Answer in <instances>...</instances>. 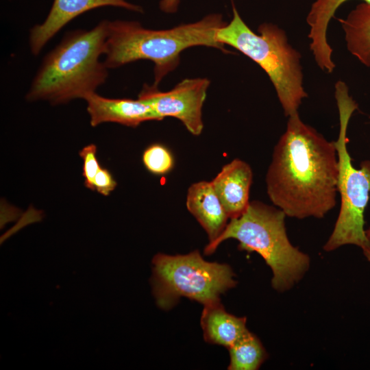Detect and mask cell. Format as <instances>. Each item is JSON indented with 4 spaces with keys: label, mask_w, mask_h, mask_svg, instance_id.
I'll use <instances>...</instances> for the list:
<instances>
[{
    "label": "cell",
    "mask_w": 370,
    "mask_h": 370,
    "mask_svg": "<svg viewBox=\"0 0 370 370\" xmlns=\"http://www.w3.org/2000/svg\"><path fill=\"white\" fill-rule=\"evenodd\" d=\"M338 174L334 141L304 123L298 113L288 116L266 175L274 206L292 218H323L336 204Z\"/></svg>",
    "instance_id": "6da1fadb"
},
{
    "label": "cell",
    "mask_w": 370,
    "mask_h": 370,
    "mask_svg": "<svg viewBox=\"0 0 370 370\" xmlns=\"http://www.w3.org/2000/svg\"><path fill=\"white\" fill-rule=\"evenodd\" d=\"M226 23L221 14H210L201 20L172 29L144 28L136 21H109L103 62L116 69L139 60L154 64V83L157 86L180 63L181 53L187 48L206 46L230 51L217 39V31Z\"/></svg>",
    "instance_id": "7a4b0ae2"
},
{
    "label": "cell",
    "mask_w": 370,
    "mask_h": 370,
    "mask_svg": "<svg viewBox=\"0 0 370 370\" xmlns=\"http://www.w3.org/2000/svg\"><path fill=\"white\" fill-rule=\"evenodd\" d=\"M108 21L89 30L66 33L43 58L26 95L29 101L45 100L53 105L84 99L96 92L108 75L100 61L104 55Z\"/></svg>",
    "instance_id": "3957f363"
},
{
    "label": "cell",
    "mask_w": 370,
    "mask_h": 370,
    "mask_svg": "<svg viewBox=\"0 0 370 370\" xmlns=\"http://www.w3.org/2000/svg\"><path fill=\"white\" fill-rule=\"evenodd\" d=\"M285 213L264 202L250 201L240 217L231 219L213 243H208L205 254L214 252L225 240L234 238L238 249L256 252L271 269V284L278 291H286L298 282L310 265L309 256L290 242L285 227Z\"/></svg>",
    "instance_id": "277c9868"
},
{
    "label": "cell",
    "mask_w": 370,
    "mask_h": 370,
    "mask_svg": "<svg viewBox=\"0 0 370 370\" xmlns=\"http://www.w3.org/2000/svg\"><path fill=\"white\" fill-rule=\"evenodd\" d=\"M232 19L217 31V40L241 51L266 72L286 116L298 113L302 100L308 97L303 86L300 53L278 25L262 23L256 34L243 21L232 0Z\"/></svg>",
    "instance_id": "5b68a950"
},
{
    "label": "cell",
    "mask_w": 370,
    "mask_h": 370,
    "mask_svg": "<svg viewBox=\"0 0 370 370\" xmlns=\"http://www.w3.org/2000/svg\"><path fill=\"white\" fill-rule=\"evenodd\" d=\"M335 99L339 114V133L334 141L338 158L337 189L341 196V208L333 231L323 245L331 251L345 245H354L362 251L370 249V241L364 228V213L370 193V160L355 168L348 152L347 127L358 104L349 96L345 83L335 84Z\"/></svg>",
    "instance_id": "8992f818"
},
{
    "label": "cell",
    "mask_w": 370,
    "mask_h": 370,
    "mask_svg": "<svg viewBox=\"0 0 370 370\" xmlns=\"http://www.w3.org/2000/svg\"><path fill=\"white\" fill-rule=\"evenodd\" d=\"M227 264L205 260L197 250L184 255L157 254L152 259V292L158 307L172 308L182 297L204 306L236 284Z\"/></svg>",
    "instance_id": "52a82bcc"
},
{
    "label": "cell",
    "mask_w": 370,
    "mask_h": 370,
    "mask_svg": "<svg viewBox=\"0 0 370 370\" xmlns=\"http://www.w3.org/2000/svg\"><path fill=\"white\" fill-rule=\"evenodd\" d=\"M210 81L206 78L185 79L173 89L162 92L157 86L145 84L138 98L151 106L158 121L173 117L194 136L204 129L202 107Z\"/></svg>",
    "instance_id": "ba28073f"
},
{
    "label": "cell",
    "mask_w": 370,
    "mask_h": 370,
    "mask_svg": "<svg viewBox=\"0 0 370 370\" xmlns=\"http://www.w3.org/2000/svg\"><path fill=\"white\" fill-rule=\"evenodd\" d=\"M105 6L143 12L141 7L125 0H54L44 22L35 25L30 30L29 42L32 53L38 55L45 45L77 16Z\"/></svg>",
    "instance_id": "9c48e42d"
},
{
    "label": "cell",
    "mask_w": 370,
    "mask_h": 370,
    "mask_svg": "<svg viewBox=\"0 0 370 370\" xmlns=\"http://www.w3.org/2000/svg\"><path fill=\"white\" fill-rule=\"evenodd\" d=\"M84 100L92 127L103 123H116L136 127L145 121H158L151 106L138 98L110 99L95 92L88 95Z\"/></svg>",
    "instance_id": "30bf717a"
},
{
    "label": "cell",
    "mask_w": 370,
    "mask_h": 370,
    "mask_svg": "<svg viewBox=\"0 0 370 370\" xmlns=\"http://www.w3.org/2000/svg\"><path fill=\"white\" fill-rule=\"evenodd\" d=\"M252 180L249 164L235 158L225 164L210 181L229 219L240 217L248 208Z\"/></svg>",
    "instance_id": "8fae6325"
},
{
    "label": "cell",
    "mask_w": 370,
    "mask_h": 370,
    "mask_svg": "<svg viewBox=\"0 0 370 370\" xmlns=\"http://www.w3.org/2000/svg\"><path fill=\"white\" fill-rule=\"evenodd\" d=\"M186 205L206 231L209 243H213L225 230L229 219L211 182L192 184L187 192Z\"/></svg>",
    "instance_id": "7c38bea8"
},
{
    "label": "cell",
    "mask_w": 370,
    "mask_h": 370,
    "mask_svg": "<svg viewBox=\"0 0 370 370\" xmlns=\"http://www.w3.org/2000/svg\"><path fill=\"white\" fill-rule=\"evenodd\" d=\"M347 1L315 0L306 16L310 27V49L318 66L329 73L335 69V64L332 60L333 51L327 39L328 27L337 9ZM362 1L370 3V0Z\"/></svg>",
    "instance_id": "4fadbf2b"
},
{
    "label": "cell",
    "mask_w": 370,
    "mask_h": 370,
    "mask_svg": "<svg viewBox=\"0 0 370 370\" xmlns=\"http://www.w3.org/2000/svg\"><path fill=\"white\" fill-rule=\"evenodd\" d=\"M246 321L227 312L220 301L204 305L200 319L205 341L227 349L249 332Z\"/></svg>",
    "instance_id": "5bb4252c"
},
{
    "label": "cell",
    "mask_w": 370,
    "mask_h": 370,
    "mask_svg": "<svg viewBox=\"0 0 370 370\" xmlns=\"http://www.w3.org/2000/svg\"><path fill=\"white\" fill-rule=\"evenodd\" d=\"M339 21L348 51L370 68V3H359L345 18Z\"/></svg>",
    "instance_id": "9a60e30c"
},
{
    "label": "cell",
    "mask_w": 370,
    "mask_h": 370,
    "mask_svg": "<svg viewBox=\"0 0 370 370\" xmlns=\"http://www.w3.org/2000/svg\"><path fill=\"white\" fill-rule=\"evenodd\" d=\"M228 349L229 370H256L267 358L261 342L250 332Z\"/></svg>",
    "instance_id": "2e32d148"
},
{
    "label": "cell",
    "mask_w": 370,
    "mask_h": 370,
    "mask_svg": "<svg viewBox=\"0 0 370 370\" xmlns=\"http://www.w3.org/2000/svg\"><path fill=\"white\" fill-rule=\"evenodd\" d=\"M142 161L146 169L155 175H164L173 169L175 160L173 153L165 145L156 143L143 151Z\"/></svg>",
    "instance_id": "e0dca14e"
},
{
    "label": "cell",
    "mask_w": 370,
    "mask_h": 370,
    "mask_svg": "<svg viewBox=\"0 0 370 370\" xmlns=\"http://www.w3.org/2000/svg\"><path fill=\"white\" fill-rule=\"evenodd\" d=\"M97 153V148L94 144L86 145L79 152V156L83 160L82 175L84 178V185L91 190H94V179L101 167Z\"/></svg>",
    "instance_id": "ac0fdd59"
},
{
    "label": "cell",
    "mask_w": 370,
    "mask_h": 370,
    "mask_svg": "<svg viewBox=\"0 0 370 370\" xmlns=\"http://www.w3.org/2000/svg\"><path fill=\"white\" fill-rule=\"evenodd\" d=\"M116 185L117 183L112 173L107 169L101 167L94 179V190L103 196H108L114 190Z\"/></svg>",
    "instance_id": "d6986e66"
},
{
    "label": "cell",
    "mask_w": 370,
    "mask_h": 370,
    "mask_svg": "<svg viewBox=\"0 0 370 370\" xmlns=\"http://www.w3.org/2000/svg\"><path fill=\"white\" fill-rule=\"evenodd\" d=\"M180 0H161L160 8L165 13H175L178 8Z\"/></svg>",
    "instance_id": "ffe728a7"
},
{
    "label": "cell",
    "mask_w": 370,
    "mask_h": 370,
    "mask_svg": "<svg viewBox=\"0 0 370 370\" xmlns=\"http://www.w3.org/2000/svg\"><path fill=\"white\" fill-rule=\"evenodd\" d=\"M363 253H364L365 256H366L367 259L370 262V249H367L366 251H364Z\"/></svg>",
    "instance_id": "44dd1931"
},
{
    "label": "cell",
    "mask_w": 370,
    "mask_h": 370,
    "mask_svg": "<svg viewBox=\"0 0 370 370\" xmlns=\"http://www.w3.org/2000/svg\"><path fill=\"white\" fill-rule=\"evenodd\" d=\"M365 233H366L367 238L370 241V227L367 230H365Z\"/></svg>",
    "instance_id": "7402d4cb"
}]
</instances>
